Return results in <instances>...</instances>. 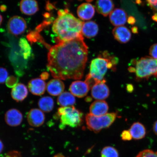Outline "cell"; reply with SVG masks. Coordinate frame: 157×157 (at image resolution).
Masks as SVG:
<instances>
[{"mask_svg": "<svg viewBox=\"0 0 157 157\" xmlns=\"http://www.w3.org/2000/svg\"><path fill=\"white\" fill-rule=\"evenodd\" d=\"M136 157H157V152L149 150H145L139 153Z\"/></svg>", "mask_w": 157, "mask_h": 157, "instance_id": "28", "label": "cell"}, {"mask_svg": "<svg viewBox=\"0 0 157 157\" xmlns=\"http://www.w3.org/2000/svg\"><path fill=\"white\" fill-rule=\"evenodd\" d=\"M27 23L24 19L19 16H14L9 20L7 28L10 33L15 36L22 34L27 29Z\"/></svg>", "mask_w": 157, "mask_h": 157, "instance_id": "7", "label": "cell"}, {"mask_svg": "<svg viewBox=\"0 0 157 157\" xmlns=\"http://www.w3.org/2000/svg\"><path fill=\"white\" fill-rule=\"evenodd\" d=\"M117 117L116 113H108L101 116H95L88 113L86 117V123L90 130L98 133L110 126Z\"/></svg>", "mask_w": 157, "mask_h": 157, "instance_id": "5", "label": "cell"}, {"mask_svg": "<svg viewBox=\"0 0 157 157\" xmlns=\"http://www.w3.org/2000/svg\"><path fill=\"white\" fill-rule=\"evenodd\" d=\"M53 157H65L62 154H58L55 155Z\"/></svg>", "mask_w": 157, "mask_h": 157, "instance_id": "42", "label": "cell"}, {"mask_svg": "<svg viewBox=\"0 0 157 157\" xmlns=\"http://www.w3.org/2000/svg\"><path fill=\"white\" fill-rule=\"evenodd\" d=\"M9 73L6 69L0 67V84L4 83L8 77Z\"/></svg>", "mask_w": 157, "mask_h": 157, "instance_id": "29", "label": "cell"}, {"mask_svg": "<svg viewBox=\"0 0 157 157\" xmlns=\"http://www.w3.org/2000/svg\"><path fill=\"white\" fill-rule=\"evenodd\" d=\"M109 107L103 100H97L92 103L90 108V114L95 116H101L107 113Z\"/></svg>", "mask_w": 157, "mask_h": 157, "instance_id": "17", "label": "cell"}, {"mask_svg": "<svg viewBox=\"0 0 157 157\" xmlns=\"http://www.w3.org/2000/svg\"><path fill=\"white\" fill-rule=\"evenodd\" d=\"M101 157H119V154L116 149L113 147L107 146L102 150Z\"/></svg>", "mask_w": 157, "mask_h": 157, "instance_id": "25", "label": "cell"}, {"mask_svg": "<svg viewBox=\"0 0 157 157\" xmlns=\"http://www.w3.org/2000/svg\"><path fill=\"white\" fill-rule=\"evenodd\" d=\"M90 88L85 82L77 80L71 84L70 91L72 95L79 98H83L89 92Z\"/></svg>", "mask_w": 157, "mask_h": 157, "instance_id": "10", "label": "cell"}, {"mask_svg": "<svg viewBox=\"0 0 157 157\" xmlns=\"http://www.w3.org/2000/svg\"><path fill=\"white\" fill-rule=\"evenodd\" d=\"M129 131L132 138L135 140L144 138L146 133V129L144 125L139 122L133 123Z\"/></svg>", "mask_w": 157, "mask_h": 157, "instance_id": "23", "label": "cell"}, {"mask_svg": "<svg viewBox=\"0 0 157 157\" xmlns=\"http://www.w3.org/2000/svg\"><path fill=\"white\" fill-rule=\"evenodd\" d=\"M153 129H154L155 133L157 135V121H155L154 123Z\"/></svg>", "mask_w": 157, "mask_h": 157, "instance_id": "37", "label": "cell"}, {"mask_svg": "<svg viewBox=\"0 0 157 157\" xmlns=\"http://www.w3.org/2000/svg\"><path fill=\"white\" fill-rule=\"evenodd\" d=\"M3 21V17H2V16L1 14H0V26L2 24V22Z\"/></svg>", "mask_w": 157, "mask_h": 157, "instance_id": "44", "label": "cell"}, {"mask_svg": "<svg viewBox=\"0 0 157 157\" xmlns=\"http://www.w3.org/2000/svg\"><path fill=\"white\" fill-rule=\"evenodd\" d=\"M136 3L138 4H140L142 2L141 0H136Z\"/></svg>", "mask_w": 157, "mask_h": 157, "instance_id": "45", "label": "cell"}, {"mask_svg": "<svg viewBox=\"0 0 157 157\" xmlns=\"http://www.w3.org/2000/svg\"><path fill=\"white\" fill-rule=\"evenodd\" d=\"M88 54L83 36L58 43L49 50L47 68L55 78L80 79L84 75Z\"/></svg>", "mask_w": 157, "mask_h": 157, "instance_id": "1", "label": "cell"}, {"mask_svg": "<svg viewBox=\"0 0 157 157\" xmlns=\"http://www.w3.org/2000/svg\"><path fill=\"white\" fill-rule=\"evenodd\" d=\"M83 22L69 12L68 9L60 10L52 26L57 43L67 42L83 36Z\"/></svg>", "mask_w": 157, "mask_h": 157, "instance_id": "2", "label": "cell"}, {"mask_svg": "<svg viewBox=\"0 0 157 157\" xmlns=\"http://www.w3.org/2000/svg\"><path fill=\"white\" fill-rule=\"evenodd\" d=\"M152 19L153 21L157 22V13H155V14L152 17Z\"/></svg>", "mask_w": 157, "mask_h": 157, "instance_id": "40", "label": "cell"}, {"mask_svg": "<svg viewBox=\"0 0 157 157\" xmlns=\"http://www.w3.org/2000/svg\"><path fill=\"white\" fill-rule=\"evenodd\" d=\"M5 157H21V153L17 151H12L7 152Z\"/></svg>", "mask_w": 157, "mask_h": 157, "instance_id": "32", "label": "cell"}, {"mask_svg": "<svg viewBox=\"0 0 157 157\" xmlns=\"http://www.w3.org/2000/svg\"><path fill=\"white\" fill-rule=\"evenodd\" d=\"M121 137L122 140L124 141L130 140L132 138L130 132L128 130L123 131L121 134Z\"/></svg>", "mask_w": 157, "mask_h": 157, "instance_id": "31", "label": "cell"}, {"mask_svg": "<svg viewBox=\"0 0 157 157\" xmlns=\"http://www.w3.org/2000/svg\"><path fill=\"white\" fill-rule=\"evenodd\" d=\"M20 8L21 13L27 15H32L39 10V6L36 0H21Z\"/></svg>", "mask_w": 157, "mask_h": 157, "instance_id": "16", "label": "cell"}, {"mask_svg": "<svg viewBox=\"0 0 157 157\" xmlns=\"http://www.w3.org/2000/svg\"><path fill=\"white\" fill-rule=\"evenodd\" d=\"M95 6L98 12L104 17L110 14L114 7L113 0H97Z\"/></svg>", "mask_w": 157, "mask_h": 157, "instance_id": "18", "label": "cell"}, {"mask_svg": "<svg viewBox=\"0 0 157 157\" xmlns=\"http://www.w3.org/2000/svg\"><path fill=\"white\" fill-rule=\"evenodd\" d=\"M49 74L47 72H43L40 75V78L43 80L48 79L49 78Z\"/></svg>", "mask_w": 157, "mask_h": 157, "instance_id": "35", "label": "cell"}, {"mask_svg": "<svg viewBox=\"0 0 157 157\" xmlns=\"http://www.w3.org/2000/svg\"><path fill=\"white\" fill-rule=\"evenodd\" d=\"M103 55L104 58L99 56L94 59L90 65V72L88 74L97 82L104 79L108 69L114 70L115 68L111 61L113 56H109L107 52H104Z\"/></svg>", "mask_w": 157, "mask_h": 157, "instance_id": "3", "label": "cell"}, {"mask_svg": "<svg viewBox=\"0 0 157 157\" xmlns=\"http://www.w3.org/2000/svg\"><path fill=\"white\" fill-rule=\"evenodd\" d=\"M92 101V99L91 97H87L86 98V101L87 102L91 101Z\"/></svg>", "mask_w": 157, "mask_h": 157, "instance_id": "43", "label": "cell"}, {"mask_svg": "<svg viewBox=\"0 0 157 157\" xmlns=\"http://www.w3.org/2000/svg\"><path fill=\"white\" fill-rule=\"evenodd\" d=\"M95 10L93 5L89 3H83L78 8V17L83 20H89L95 14Z\"/></svg>", "mask_w": 157, "mask_h": 157, "instance_id": "19", "label": "cell"}, {"mask_svg": "<svg viewBox=\"0 0 157 157\" xmlns=\"http://www.w3.org/2000/svg\"><path fill=\"white\" fill-rule=\"evenodd\" d=\"M57 114L60 118L59 127L61 129L66 126L77 127L81 125L83 121V113L74 106L59 108Z\"/></svg>", "mask_w": 157, "mask_h": 157, "instance_id": "4", "label": "cell"}, {"mask_svg": "<svg viewBox=\"0 0 157 157\" xmlns=\"http://www.w3.org/2000/svg\"><path fill=\"white\" fill-rule=\"evenodd\" d=\"M46 86L44 80L39 78H33L29 82L28 84L29 91L36 96L43 95L46 91Z\"/></svg>", "mask_w": 157, "mask_h": 157, "instance_id": "12", "label": "cell"}, {"mask_svg": "<svg viewBox=\"0 0 157 157\" xmlns=\"http://www.w3.org/2000/svg\"><path fill=\"white\" fill-rule=\"evenodd\" d=\"M134 88L132 84H128L127 86V90L129 93H132L133 92Z\"/></svg>", "mask_w": 157, "mask_h": 157, "instance_id": "36", "label": "cell"}, {"mask_svg": "<svg viewBox=\"0 0 157 157\" xmlns=\"http://www.w3.org/2000/svg\"><path fill=\"white\" fill-rule=\"evenodd\" d=\"M86 1L88 2H91L93 1V0H86Z\"/></svg>", "mask_w": 157, "mask_h": 157, "instance_id": "46", "label": "cell"}, {"mask_svg": "<svg viewBox=\"0 0 157 157\" xmlns=\"http://www.w3.org/2000/svg\"><path fill=\"white\" fill-rule=\"evenodd\" d=\"M38 105L41 110L45 113H49L54 109V102L52 97L45 96L39 100Z\"/></svg>", "mask_w": 157, "mask_h": 157, "instance_id": "24", "label": "cell"}, {"mask_svg": "<svg viewBox=\"0 0 157 157\" xmlns=\"http://www.w3.org/2000/svg\"><path fill=\"white\" fill-rule=\"evenodd\" d=\"M146 1L154 10L157 11V0H146Z\"/></svg>", "mask_w": 157, "mask_h": 157, "instance_id": "33", "label": "cell"}, {"mask_svg": "<svg viewBox=\"0 0 157 157\" xmlns=\"http://www.w3.org/2000/svg\"><path fill=\"white\" fill-rule=\"evenodd\" d=\"M132 31L134 34H137L138 33V28L136 27H133L132 28Z\"/></svg>", "mask_w": 157, "mask_h": 157, "instance_id": "39", "label": "cell"}, {"mask_svg": "<svg viewBox=\"0 0 157 157\" xmlns=\"http://www.w3.org/2000/svg\"><path fill=\"white\" fill-rule=\"evenodd\" d=\"M149 52L152 58L157 59V44L152 45L150 49Z\"/></svg>", "mask_w": 157, "mask_h": 157, "instance_id": "30", "label": "cell"}, {"mask_svg": "<svg viewBox=\"0 0 157 157\" xmlns=\"http://www.w3.org/2000/svg\"><path fill=\"white\" fill-rule=\"evenodd\" d=\"M18 78L15 76H11L8 77L6 81V85L9 88H13L18 84Z\"/></svg>", "mask_w": 157, "mask_h": 157, "instance_id": "27", "label": "cell"}, {"mask_svg": "<svg viewBox=\"0 0 157 157\" xmlns=\"http://www.w3.org/2000/svg\"><path fill=\"white\" fill-rule=\"evenodd\" d=\"M65 86L61 80L54 78L50 80L47 84L46 89L51 95L57 96L63 93Z\"/></svg>", "mask_w": 157, "mask_h": 157, "instance_id": "14", "label": "cell"}, {"mask_svg": "<svg viewBox=\"0 0 157 157\" xmlns=\"http://www.w3.org/2000/svg\"><path fill=\"white\" fill-rule=\"evenodd\" d=\"M136 74L140 78L154 75L157 77V59L149 56L141 58L136 63Z\"/></svg>", "mask_w": 157, "mask_h": 157, "instance_id": "6", "label": "cell"}, {"mask_svg": "<svg viewBox=\"0 0 157 157\" xmlns=\"http://www.w3.org/2000/svg\"><path fill=\"white\" fill-rule=\"evenodd\" d=\"M5 119L6 123L9 126L17 127L22 123L23 116L22 113L19 110L12 109L6 112Z\"/></svg>", "mask_w": 157, "mask_h": 157, "instance_id": "11", "label": "cell"}, {"mask_svg": "<svg viewBox=\"0 0 157 157\" xmlns=\"http://www.w3.org/2000/svg\"><path fill=\"white\" fill-rule=\"evenodd\" d=\"M106 81L103 79L98 82L91 88V95L94 99L103 100L107 99L109 95V90L105 84Z\"/></svg>", "mask_w": 157, "mask_h": 157, "instance_id": "8", "label": "cell"}, {"mask_svg": "<svg viewBox=\"0 0 157 157\" xmlns=\"http://www.w3.org/2000/svg\"><path fill=\"white\" fill-rule=\"evenodd\" d=\"M113 34L115 39L121 44H125L130 40L131 34L130 30L126 27L120 26L113 29Z\"/></svg>", "mask_w": 157, "mask_h": 157, "instance_id": "15", "label": "cell"}, {"mask_svg": "<svg viewBox=\"0 0 157 157\" xmlns=\"http://www.w3.org/2000/svg\"><path fill=\"white\" fill-rule=\"evenodd\" d=\"M128 22L131 25H133L136 22V19L132 16H129L128 19Z\"/></svg>", "mask_w": 157, "mask_h": 157, "instance_id": "34", "label": "cell"}, {"mask_svg": "<svg viewBox=\"0 0 157 157\" xmlns=\"http://www.w3.org/2000/svg\"><path fill=\"white\" fill-rule=\"evenodd\" d=\"M28 95V89L24 84L18 83L13 88L11 96L13 99L17 102L22 101Z\"/></svg>", "mask_w": 157, "mask_h": 157, "instance_id": "20", "label": "cell"}, {"mask_svg": "<svg viewBox=\"0 0 157 157\" xmlns=\"http://www.w3.org/2000/svg\"><path fill=\"white\" fill-rule=\"evenodd\" d=\"M78 1H82V0H78Z\"/></svg>", "mask_w": 157, "mask_h": 157, "instance_id": "47", "label": "cell"}, {"mask_svg": "<svg viewBox=\"0 0 157 157\" xmlns=\"http://www.w3.org/2000/svg\"><path fill=\"white\" fill-rule=\"evenodd\" d=\"M27 119L31 126L38 127L42 126L45 121V116L43 111L38 109H33L29 111Z\"/></svg>", "mask_w": 157, "mask_h": 157, "instance_id": "9", "label": "cell"}, {"mask_svg": "<svg viewBox=\"0 0 157 157\" xmlns=\"http://www.w3.org/2000/svg\"><path fill=\"white\" fill-rule=\"evenodd\" d=\"M4 149V145L0 139V154L3 151Z\"/></svg>", "mask_w": 157, "mask_h": 157, "instance_id": "38", "label": "cell"}, {"mask_svg": "<svg viewBox=\"0 0 157 157\" xmlns=\"http://www.w3.org/2000/svg\"><path fill=\"white\" fill-rule=\"evenodd\" d=\"M76 102L75 98L71 93L63 92L59 95L57 99L58 105L62 107L73 106Z\"/></svg>", "mask_w": 157, "mask_h": 157, "instance_id": "22", "label": "cell"}, {"mask_svg": "<svg viewBox=\"0 0 157 157\" xmlns=\"http://www.w3.org/2000/svg\"><path fill=\"white\" fill-rule=\"evenodd\" d=\"M128 70L129 71L131 72H134L136 71V69H135V68L132 67L129 68Z\"/></svg>", "mask_w": 157, "mask_h": 157, "instance_id": "41", "label": "cell"}, {"mask_svg": "<svg viewBox=\"0 0 157 157\" xmlns=\"http://www.w3.org/2000/svg\"><path fill=\"white\" fill-rule=\"evenodd\" d=\"M99 31L97 23L93 21H88L83 23L82 34L86 38H91L97 35Z\"/></svg>", "mask_w": 157, "mask_h": 157, "instance_id": "21", "label": "cell"}, {"mask_svg": "<svg viewBox=\"0 0 157 157\" xmlns=\"http://www.w3.org/2000/svg\"><path fill=\"white\" fill-rule=\"evenodd\" d=\"M111 23L114 26H122L126 23L127 19V13L123 9H116L113 10L109 14Z\"/></svg>", "mask_w": 157, "mask_h": 157, "instance_id": "13", "label": "cell"}, {"mask_svg": "<svg viewBox=\"0 0 157 157\" xmlns=\"http://www.w3.org/2000/svg\"><path fill=\"white\" fill-rule=\"evenodd\" d=\"M20 46L21 48L23 58L25 60H27L30 56L31 50L29 45L25 39H21L20 41Z\"/></svg>", "mask_w": 157, "mask_h": 157, "instance_id": "26", "label": "cell"}]
</instances>
